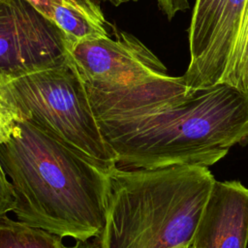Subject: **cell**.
<instances>
[{
    "instance_id": "8fae6325",
    "label": "cell",
    "mask_w": 248,
    "mask_h": 248,
    "mask_svg": "<svg viewBox=\"0 0 248 248\" xmlns=\"http://www.w3.org/2000/svg\"><path fill=\"white\" fill-rule=\"evenodd\" d=\"M62 237L0 216V248H60Z\"/></svg>"
},
{
    "instance_id": "ba28073f",
    "label": "cell",
    "mask_w": 248,
    "mask_h": 248,
    "mask_svg": "<svg viewBox=\"0 0 248 248\" xmlns=\"http://www.w3.org/2000/svg\"><path fill=\"white\" fill-rule=\"evenodd\" d=\"M247 5L248 0H225L209 49L193 73L182 76L189 93L221 82Z\"/></svg>"
},
{
    "instance_id": "52a82bcc",
    "label": "cell",
    "mask_w": 248,
    "mask_h": 248,
    "mask_svg": "<svg viewBox=\"0 0 248 248\" xmlns=\"http://www.w3.org/2000/svg\"><path fill=\"white\" fill-rule=\"evenodd\" d=\"M248 188L215 180L188 248H247Z\"/></svg>"
},
{
    "instance_id": "e0dca14e",
    "label": "cell",
    "mask_w": 248,
    "mask_h": 248,
    "mask_svg": "<svg viewBox=\"0 0 248 248\" xmlns=\"http://www.w3.org/2000/svg\"><path fill=\"white\" fill-rule=\"evenodd\" d=\"M98 1H104V2H108L115 7L121 5V4H124V3H128V2H136L138 0H98Z\"/></svg>"
},
{
    "instance_id": "5bb4252c",
    "label": "cell",
    "mask_w": 248,
    "mask_h": 248,
    "mask_svg": "<svg viewBox=\"0 0 248 248\" xmlns=\"http://www.w3.org/2000/svg\"><path fill=\"white\" fill-rule=\"evenodd\" d=\"M16 204V197L13 187L0 165V216L13 211Z\"/></svg>"
},
{
    "instance_id": "6da1fadb",
    "label": "cell",
    "mask_w": 248,
    "mask_h": 248,
    "mask_svg": "<svg viewBox=\"0 0 248 248\" xmlns=\"http://www.w3.org/2000/svg\"><path fill=\"white\" fill-rule=\"evenodd\" d=\"M85 85L119 168H208L248 140V94L228 84L188 96L170 76L125 86Z\"/></svg>"
},
{
    "instance_id": "3957f363",
    "label": "cell",
    "mask_w": 248,
    "mask_h": 248,
    "mask_svg": "<svg viewBox=\"0 0 248 248\" xmlns=\"http://www.w3.org/2000/svg\"><path fill=\"white\" fill-rule=\"evenodd\" d=\"M214 182L205 167H112L102 248L188 247Z\"/></svg>"
},
{
    "instance_id": "7a4b0ae2",
    "label": "cell",
    "mask_w": 248,
    "mask_h": 248,
    "mask_svg": "<svg viewBox=\"0 0 248 248\" xmlns=\"http://www.w3.org/2000/svg\"><path fill=\"white\" fill-rule=\"evenodd\" d=\"M0 165L14 190L12 212L18 221L62 238L84 241L102 233L112 167L29 119L0 145Z\"/></svg>"
},
{
    "instance_id": "30bf717a",
    "label": "cell",
    "mask_w": 248,
    "mask_h": 248,
    "mask_svg": "<svg viewBox=\"0 0 248 248\" xmlns=\"http://www.w3.org/2000/svg\"><path fill=\"white\" fill-rule=\"evenodd\" d=\"M225 0H197L189 27L190 63L184 75L193 73L209 49Z\"/></svg>"
},
{
    "instance_id": "9a60e30c",
    "label": "cell",
    "mask_w": 248,
    "mask_h": 248,
    "mask_svg": "<svg viewBox=\"0 0 248 248\" xmlns=\"http://www.w3.org/2000/svg\"><path fill=\"white\" fill-rule=\"evenodd\" d=\"M160 10L170 20L177 12H183L189 9L188 0H157Z\"/></svg>"
},
{
    "instance_id": "ac0fdd59",
    "label": "cell",
    "mask_w": 248,
    "mask_h": 248,
    "mask_svg": "<svg viewBox=\"0 0 248 248\" xmlns=\"http://www.w3.org/2000/svg\"><path fill=\"white\" fill-rule=\"evenodd\" d=\"M179 248H188L187 246H182V247H179Z\"/></svg>"
},
{
    "instance_id": "8992f818",
    "label": "cell",
    "mask_w": 248,
    "mask_h": 248,
    "mask_svg": "<svg viewBox=\"0 0 248 248\" xmlns=\"http://www.w3.org/2000/svg\"><path fill=\"white\" fill-rule=\"evenodd\" d=\"M69 56L85 83L125 86L168 75L159 58L139 39L126 32L86 37L71 42Z\"/></svg>"
},
{
    "instance_id": "9c48e42d",
    "label": "cell",
    "mask_w": 248,
    "mask_h": 248,
    "mask_svg": "<svg viewBox=\"0 0 248 248\" xmlns=\"http://www.w3.org/2000/svg\"><path fill=\"white\" fill-rule=\"evenodd\" d=\"M55 23L71 42L108 36L107 20L98 0H25Z\"/></svg>"
},
{
    "instance_id": "277c9868",
    "label": "cell",
    "mask_w": 248,
    "mask_h": 248,
    "mask_svg": "<svg viewBox=\"0 0 248 248\" xmlns=\"http://www.w3.org/2000/svg\"><path fill=\"white\" fill-rule=\"evenodd\" d=\"M24 119L90 157L116 166L95 117L85 82L72 59L8 79Z\"/></svg>"
},
{
    "instance_id": "7c38bea8",
    "label": "cell",
    "mask_w": 248,
    "mask_h": 248,
    "mask_svg": "<svg viewBox=\"0 0 248 248\" xmlns=\"http://www.w3.org/2000/svg\"><path fill=\"white\" fill-rule=\"evenodd\" d=\"M220 83L248 94V5Z\"/></svg>"
},
{
    "instance_id": "5b68a950",
    "label": "cell",
    "mask_w": 248,
    "mask_h": 248,
    "mask_svg": "<svg viewBox=\"0 0 248 248\" xmlns=\"http://www.w3.org/2000/svg\"><path fill=\"white\" fill-rule=\"evenodd\" d=\"M67 35L25 0H0V74L11 78L69 58Z\"/></svg>"
},
{
    "instance_id": "4fadbf2b",
    "label": "cell",
    "mask_w": 248,
    "mask_h": 248,
    "mask_svg": "<svg viewBox=\"0 0 248 248\" xmlns=\"http://www.w3.org/2000/svg\"><path fill=\"white\" fill-rule=\"evenodd\" d=\"M10 78V77L0 74V145L13 137L19 122L24 119L7 86V81Z\"/></svg>"
},
{
    "instance_id": "2e32d148",
    "label": "cell",
    "mask_w": 248,
    "mask_h": 248,
    "mask_svg": "<svg viewBox=\"0 0 248 248\" xmlns=\"http://www.w3.org/2000/svg\"><path fill=\"white\" fill-rule=\"evenodd\" d=\"M60 248H102L101 234L91 237L87 240H76V244L71 246H66L63 242L60 245Z\"/></svg>"
}]
</instances>
